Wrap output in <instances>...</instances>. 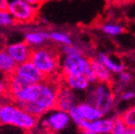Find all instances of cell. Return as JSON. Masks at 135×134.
<instances>
[{
	"label": "cell",
	"mask_w": 135,
	"mask_h": 134,
	"mask_svg": "<svg viewBox=\"0 0 135 134\" xmlns=\"http://www.w3.org/2000/svg\"><path fill=\"white\" fill-rule=\"evenodd\" d=\"M69 114L70 116L71 122H73L79 128H81L84 122H91L105 116L97 107L90 104L87 101L79 102L76 106L70 110Z\"/></svg>",
	"instance_id": "obj_6"
},
{
	"label": "cell",
	"mask_w": 135,
	"mask_h": 134,
	"mask_svg": "<svg viewBox=\"0 0 135 134\" xmlns=\"http://www.w3.org/2000/svg\"><path fill=\"white\" fill-rule=\"evenodd\" d=\"M97 58L100 61L101 63L103 64L108 69H109L112 73L119 74L123 71H125V65L120 62V61H116L115 59H114L112 56L108 55L105 52H99L97 55Z\"/></svg>",
	"instance_id": "obj_17"
},
{
	"label": "cell",
	"mask_w": 135,
	"mask_h": 134,
	"mask_svg": "<svg viewBox=\"0 0 135 134\" xmlns=\"http://www.w3.org/2000/svg\"><path fill=\"white\" fill-rule=\"evenodd\" d=\"M78 104L76 92L62 84L57 95L56 108L65 112H70L71 108Z\"/></svg>",
	"instance_id": "obj_11"
},
{
	"label": "cell",
	"mask_w": 135,
	"mask_h": 134,
	"mask_svg": "<svg viewBox=\"0 0 135 134\" xmlns=\"http://www.w3.org/2000/svg\"><path fill=\"white\" fill-rule=\"evenodd\" d=\"M90 64L91 68L97 76L99 83L112 84V72L101 63L97 57L90 58Z\"/></svg>",
	"instance_id": "obj_16"
},
{
	"label": "cell",
	"mask_w": 135,
	"mask_h": 134,
	"mask_svg": "<svg viewBox=\"0 0 135 134\" xmlns=\"http://www.w3.org/2000/svg\"><path fill=\"white\" fill-rule=\"evenodd\" d=\"M25 1H26L28 4L31 5V6L36 7V8H38V7L42 4V2H43V0H25Z\"/></svg>",
	"instance_id": "obj_27"
},
{
	"label": "cell",
	"mask_w": 135,
	"mask_h": 134,
	"mask_svg": "<svg viewBox=\"0 0 135 134\" xmlns=\"http://www.w3.org/2000/svg\"><path fill=\"white\" fill-rule=\"evenodd\" d=\"M61 77L62 84L75 92L86 91L90 87V83L84 75H61Z\"/></svg>",
	"instance_id": "obj_14"
},
{
	"label": "cell",
	"mask_w": 135,
	"mask_h": 134,
	"mask_svg": "<svg viewBox=\"0 0 135 134\" xmlns=\"http://www.w3.org/2000/svg\"><path fill=\"white\" fill-rule=\"evenodd\" d=\"M50 33H51V40H53L55 43L60 44L61 46L72 44L71 37L68 33H65V32H62V31H52Z\"/></svg>",
	"instance_id": "obj_19"
},
{
	"label": "cell",
	"mask_w": 135,
	"mask_h": 134,
	"mask_svg": "<svg viewBox=\"0 0 135 134\" xmlns=\"http://www.w3.org/2000/svg\"><path fill=\"white\" fill-rule=\"evenodd\" d=\"M119 116L128 128H135V104L128 108Z\"/></svg>",
	"instance_id": "obj_20"
},
{
	"label": "cell",
	"mask_w": 135,
	"mask_h": 134,
	"mask_svg": "<svg viewBox=\"0 0 135 134\" xmlns=\"http://www.w3.org/2000/svg\"><path fill=\"white\" fill-rule=\"evenodd\" d=\"M87 102L97 107L104 115L109 114L115 104V96L112 84L98 83L88 92Z\"/></svg>",
	"instance_id": "obj_4"
},
{
	"label": "cell",
	"mask_w": 135,
	"mask_h": 134,
	"mask_svg": "<svg viewBox=\"0 0 135 134\" xmlns=\"http://www.w3.org/2000/svg\"><path fill=\"white\" fill-rule=\"evenodd\" d=\"M43 134H55V133H54V132H50V131H45Z\"/></svg>",
	"instance_id": "obj_31"
},
{
	"label": "cell",
	"mask_w": 135,
	"mask_h": 134,
	"mask_svg": "<svg viewBox=\"0 0 135 134\" xmlns=\"http://www.w3.org/2000/svg\"><path fill=\"white\" fill-rule=\"evenodd\" d=\"M61 84L59 76L47 78L43 82L28 85L8 95V98L15 104L40 118L56 108L57 95Z\"/></svg>",
	"instance_id": "obj_1"
},
{
	"label": "cell",
	"mask_w": 135,
	"mask_h": 134,
	"mask_svg": "<svg viewBox=\"0 0 135 134\" xmlns=\"http://www.w3.org/2000/svg\"><path fill=\"white\" fill-rule=\"evenodd\" d=\"M7 52L14 59L17 65L23 64L30 60L32 54V48L25 41L14 42L8 44L6 47Z\"/></svg>",
	"instance_id": "obj_10"
},
{
	"label": "cell",
	"mask_w": 135,
	"mask_h": 134,
	"mask_svg": "<svg viewBox=\"0 0 135 134\" xmlns=\"http://www.w3.org/2000/svg\"><path fill=\"white\" fill-rule=\"evenodd\" d=\"M61 54L64 56H69V55H84L83 50L75 44H69V45H63L61 46Z\"/></svg>",
	"instance_id": "obj_21"
},
{
	"label": "cell",
	"mask_w": 135,
	"mask_h": 134,
	"mask_svg": "<svg viewBox=\"0 0 135 134\" xmlns=\"http://www.w3.org/2000/svg\"><path fill=\"white\" fill-rule=\"evenodd\" d=\"M100 30L108 36H119L125 32V27L120 23H105L100 26Z\"/></svg>",
	"instance_id": "obj_18"
},
{
	"label": "cell",
	"mask_w": 135,
	"mask_h": 134,
	"mask_svg": "<svg viewBox=\"0 0 135 134\" xmlns=\"http://www.w3.org/2000/svg\"><path fill=\"white\" fill-rule=\"evenodd\" d=\"M125 134H135V128H128Z\"/></svg>",
	"instance_id": "obj_29"
},
{
	"label": "cell",
	"mask_w": 135,
	"mask_h": 134,
	"mask_svg": "<svg viewBox=\"0 0 135 134\" xmlns=\"http://www.w3.org/2000/svg\"><path fill=\"white\" fill-rule=\"evenodd\" d=\"M16 23L8 9H0V27H9Z\"/></svg>",
	"instance_id": "obj_22"
},
{
	"label": "cell",
	"mask_w": 135,
	"mask_h": 134,
	"mask_svg": "<svg viewBox=\"0 0 135 134\" xmlns=\"http://www.w3.org/2000/svg\"><path fill=\"white\" fill-rule=\"evenodd\" d=\"M114 126V118L102 117L91 122H84L80 130L96 134H111Z\"/></svg>",
	"instance_id": "obj_12"
},
{
	"label": "cell",
	"mask_w": 135,
	"mask_h": 134,
	"mask_svg": "<svg viewBox=\"0 0 135 134\" xmlns=\"http://www.w3.org/2000/svg\"><path fill=\"white\" fill-rule=\"evenodd\" d=\"M131 80H132L131 74L126 70L118 74V81H119L120 84H129V83L131 82Z\"/></svg>",
	"instance_id": "obj_24"
},
{
	"label": "cell",
	"mask_w": 135,
	"mask_h": 134,
	"mask_svg": "<svg viewBox=\"0 0 135 134\" xmlns=\"http://www.w3.org/2000/svg\"><path fill=\"white\" fill-rule=\"evenodd\" d=\"M119 99L121 101H131L135 99V92L132 90H126L121 93Z\"/></svg>",
	"instance_id": "obj_25"
},
{
	"label": "cell",
	"mask_w": 135,
	"mask_h": 134,
	"mask_svg": "<svg viewBox=\"0 0 135 134\" xmlns=\"http://www.w3.org/2000/svg\"><path fill=\"white\" fill-rule=\"evenodd\" d=\"M30 61L47 78L57 77L61 71V60L59 52L51 46H41L32 49Z\"/></svg>",
	"instance_id": "obj_3"
},
{
	"label": "cell",
	"mask_w": 135,
	"mask_h": 134,
	"mask_svg": "<svg viewBox=\"0 0 135 134\" xmlns=\"http://www.w3.org/2000/svg\"><path fill=\"white\" fill-rule=\"evenodd\" d=\"M91 69L90 59L84 55L64 56L61 60V75H85Z\"/></svg>",
	"instance_id": "obj_8"
},
{
	"label": "cell",
	"mask_w": 135,
	"mask_h": 134,
	"mask_svg": "<svg viewBox=\"0 0 135 134\" xmlns=\"http://www.w3.org/2000/svg\"><path fill=\"white\" fill-rule=\"evenodd\" d=\"M7 9L15 22L22 25L35 22L38 16V8L31 6L25 0H9Z\"/></svg>",
	"instance_id": "obj_7"
},
{
	"label": "cell",
	"mask_w": 135,
	"mask_h": 134,
	"mask_svg": "<svg viewBox=\"0 0 135 134\" xmlns=\"http://www.w3.org/2000/svg\"><path fill=\"white\" fill-rule=\"evenodd\" d=\"M47 40H51V33L47 30H30L25 34V41L32 49L43 46Z\"/></svg>",
	"instance_id": "obj_13"
},
{
	"label": "cell",
	"mask_w": 135,
	"mask_h": 134,
	"mask_svg": "<svg viewBox=\"0 0 135 134\" xmlns=\"http://www.w3.org/2000/svg\"><path fill=\"white\" fill-rule=\"evenodd\" d=\"M82 134H96V133H93V132H90V131H86V130H83Z\"/></svg>",
	"instance_id": "obj_30"
},
{
	"label": "cell",
	"mask_w": 135,
	"mask_h": 134,
	"mask_svg": "<svg viewBox=\"0 0 135 134\" xmlns=\"http://www.w3.org/2000/svg\"><path fill=\"white\" fill-rule=\"evenodd\" d=\"M8 97V84L7 81H0V99L4 98V97Z\"/></svg>",
	"instance_id": "obj_26"
},
{
	"label": "cell",
	"mask_w": 135,
	"mask_h": 134,
	"mask_svg": "<svg viewBox=\"0 0 135 134\" xmlns=\"http://www.w3.org/2000/svg\"><path fill=\"white\" fill-rule=\"evenodd\" d=\"M17 66V63L6 49L0 50V74L6 76L7 78L9 77L14 73Z\"/></svg>",
	"instance_id": "obj_15"
},
{
	"label": "cell",
	"mask_w": 135,
	"mask_h": 134,
	"mask_svg": "<svg viewBox=\"0 0 135 134\" xmlns=\"http://www.w3.org/2000/svg\"><path fill=\"white\" fill-rule=\"evenodd\" d=\"M127 128L128 127L126 126V124L123 122L119 115L114 117V126H113L111 134H125Z\"/></svg>",
	"instance_id": "obj_23"
},
{
	"label": "cell",
	"mask_w": 135,
	"mask_h": 134,
	"mask_svg": "<svg viewBox=\"0 0 135 134\" xmlns=\"http://www.w3.org/2000/svg\"><path fill=\"white\" fill-rule=\"evenodd\" d=\"M38 119L13 101H0V125L31 132L38 127Z\"/></svg>",
	"instance_id": "obj_2"
},
{
	"label": "cell",
	"mask_w": 135,
	"mask_h": 134,
	"mask_svg": "<svg viewBox=\"0 0 135 134\" xmlns=\"http://www.w3.org/2000/svg\"><path fill=\"white\" fill-rule=\"evenodd\" d=\"M8 1L9 0H0V9H7L8 8Z\"/></svg>",
	"instance_id": "obj_28"
},
{
	"label": "cell",
	"mask_w": 135,
	"mask_h": 134,
	"mask_svg": "<svg viewBox=\"0 0 135 134\" xmlns=\"http://www.w3.org/2000/svg\"><path fill=\"white\" fill-rule=\"evenodd\" d=\"M70 122L71 119L69 114V112L55 108L41 116L40 126L44 130V131L54 132L56 134L66 130L70 126Z\"/></svg>",
	"instance_id": "obj_5"
},
{
	"label": "cell",
	"mask_w": 135,
	"mask_h": 134,
	"mask_svg": "<svg viewBox=\"0 0 135 134\" xmlns=\"http://www.w3.org/2000/svg\"><path fill=\"white\" fill-rule=\"evenodd\" d=\"M13 74H15L17 77L20 78L27 85L38 84V83L43 82L46 79V77L42 74L41 71L30 60L17 66Z\"/></svg>",
	"instance_id": "obj_9"
}]
</instances>
